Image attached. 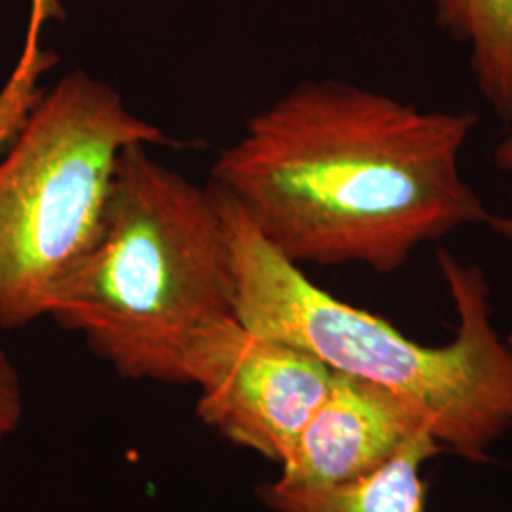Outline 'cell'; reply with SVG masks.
Segmentation results:
<instances>
[{"label":"cell","mask_w":512,"mask_h":512,"mask_svg":"<svg viewBox=\"0 0 512 512\" xmlns=\"http://www.w3.org/2000/svg\"><path fill=\"white\" fill-rule=\"evenodd\" d=\"M23 418V387L18 368L0 349V444L8 439Z\"/></svg>","instance_id":"30bf717a"},{"label":"cell","mask_w":512,"mask_h":512,"mask_svg":"<svg viewBox=\"0 0 512 512\" xmlns=\"http://www.w3.org/2000/svg\"><path fill=\"white\" fill-rule=\"evenodd\" d=\"M473 110H421L348 82H302L220 152L213 188L294 264L391 274L490 213L461 173Z\"/></svg>","instance_id":"6da1fadb"},{"label":"cell","mask_w":512,"mask_h":512,"mask_svg":"<svg viewBox=\"0 0 512 512\" xmlns=\"http://www.w3.org/2000/svg\"><path fill=\"white\" fill-rule=\"evenodd\" d=\"M148 147L120 154L97 238L50 317L122 378L188 385L196 340L236 317L232 258L215 190Z\"/></svg>","instance_id":"3957f363"},{"label":"cell","mask_w":512,"mask_h":512,"mask_svg":"<svg viewBox=\"0 0 512 512\" xmlns=\"http://www.w3.org/2000/svg\"><path fill=\"white\" fill-rule=\"evenodd\" d=\"M164 131L84 71L38 95L0 156V329L50 317L92 249L120 154Z\"/></svg>","instance_id":"277c9868"},{"label":"cell","mask_w":512,"mask_h":512,"mask_svg":"<svg viewBox=\"0 0 512 512\" xmlns=\"http://www.w3.org/2000/svg\"><path fill=\"white\" fill-rule=\"evenodd\" d=\"M65 12L59 0H31V19H29V31L25 48L19 59L16 73H42L46 63L44 59H50L44 52H40L38 40L46 21L50 19H63Z\"/></svg>","instance_id":"9c48e42d"},{"label":"cell","mask_w":512,"mask_h":512,"mask_svg":"<svg viewBox=\"0 0 512 512\" xmlns=\"http://www.w3.org/2000/svg\"><path fill=\"white\" fill-rule=\"evenodd\" d=\"M332 376L317 357L245 329L238 317L205 330L186 361L202 420L279 465L327 397Z\"/></svg>","instance_id":"5b68a950"},{"label":"cell","mask_w":512,"mask_h":512,"mask_svg":"<svg viewBox=\"0 0 512 512\" xmlns=\"http://www.w3.org/2000/svg\"><path fill=\"white\" fill-rule=\"evenodd\" d=\"M421 431L431 429L397 395L334 372L327 397L281 463L279 478L266 488L310 494L348 486L382 469Z\"/></svg>","instance_id":"8992f818"},{"label":"cell","mask_w":512,"mask_h":512,"mask_svg":"<svg viewBox=\"0 0 512 512\" xmlns=\"http://www.w3.org/2000/svg\"><path fill=\"white\" fill-rule=\"evenodd\" d=\"M440 450L433 433L421 431L382 469L353 484L310 494H285L264 486L262 499L275 512H425L427 484L421 467Z\"/></svg>","instance_id":"52a82bcc"},{"label":"cell","mask_w":512,"mask_h":512,"mask_svg":"<svg viewBox=\"0 0 512 512\" xmlns=\"http://www.w3.org/2000/svg\"><path fill=\"white\" fill-rule=\"evenodd\" d=\"M213 190L232 258L234 311L245 329L391 391L442 448L465 458H484L512 429V348L492 323L490 287L480 268L439 251L458 334L446 346H421L382 317L319 289L256 232L236 203Z\"/></svg>","instance_id":"7a4b0ae2"},{"label":"cell","mask_w":512,"mask_h":512,"mask_svg":"<svg viewBox=\"0 0 512 512\" xmlns=\"http://www.w3.org/2000/svg\"><path fill=\"white\" fill-rule=\"evenodd\" d=\"M439 21L471 52L476 86L512 124V0H435Z\"/></svg>","instance_id":"ba28073f"},{"label":"cell","mask_w":512,"mask_h":512,"mask_svg":"<svg viewBox=\"0 0 512 512\" xmlns=\"http://www.w3.org/2000/svg\"><path fill=\"white\" fill-rule=\"evenodd\" d=\"M486 224L494 230L497 236L512 241V217H495V215H490V219H488ZM507 344L512 348V332L509 340H507Z\"/></svg>","instance_id":"7c38bea8"},{"label":"cell","mask_w":512,"mask_h":512,"mask_svg":"<svg viewBox=\"0 0 512 512\" xmlns=\"http://www.w3.org/2000/svg\"><path fill=\"white\" fill-rule=\"evenodd\" d=\"M494 164L503 173L512 175V128L509 135L495 147Z\"/></svg>","instance_id":"8fae6325"}]
</instances>
